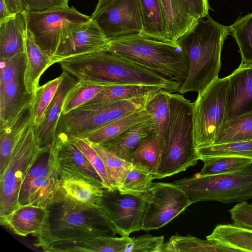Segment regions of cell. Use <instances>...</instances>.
I'll return each instance as SVG.
<instances>
[{
	"instance_id": "6da1fadb",
	"label": "cell",
	"mask_w": 252,
	"mask_h": 252,
	"mask_svg": "<svg viewBox=\"0 0 252 252\" xmlns=\"http://www.w3.org/2000/svg\"><path fill=\"white\" fill-rule=\"evenodd\" d=\"M46 209L47 215L34 245L55 241L115 237L118 231L99 205L81 203L67 196L58 183Z\"/></svg>"
},
{
	"instance_id": "7a4b0ae2",
	"label": "cell",
	"mask_w": 252,
	"mask_h": 252,
	"mask_svg": "<svg viewBox=\"0 0 252 252\" xmlns=\"http://www.w3.org/2000/svg\"><path fill=\"white\" fill-rule=\"evenodd\" d=\"M57 63L60 64L63 70L79 81L104 85L156 86L170 93L178 92L182 85L178 82L106 50L65 58Z\"/></svg>"
},
{
	"instance_id": "3957f363",
	"label": "cell",
	"mask_w": 252,
	"mask_h": 252,
	"mask_svg": "<svg viewBox=\"0 0 252 252\" xmlns=\"http://www.w3.org/2000/svg\"><path fill=\"white\" fill-rule=\"evenodd\" d=\"M230 34L229 27L222 25L209 15L199 19L176 41L188 60V76L179 91H203L218 77L220 56L224 40Z\"/></svg>"
},
{
	"instance_id": "277c9868",
	"label": "cell",
	"mask_w": 252,
	"mask_h": 252,
	"mask_svg": "<svg viewBox=\"0 0 252 252\" xmlns=\"http://www.w3.org/2000/svg\"><path fill=\"white\" fill-rule=\"evenodd\" d=\"M169 95L170 118L154 179L185 171L199 159L193 141V103L179 93Z\"/></svg>"
},
{
	"instance_id": "5b68a950",
	"label": "cell",
	"mask_w": 252,
	"mask_h": 252,
	"mask_svg": "<svg viewBox=\"0 0 252 252\" xmlns=\"http://www.w3.org/2000/svg\"><path fill=\"white\" fill-rule=\"evenodd\" d=\"M107 51L181 85L188 76V60L176 43L133 33L109 38Z\"/></svg>"
},
{
	"instance_id": "8992f818",
	"label": "cell",
	"mask_w": 252,
	"mask_h": 252,
	"mask_svg": "<svg viewBox=\"0 0 252 252\" xmlns=\"http://www.w3.org/2000/svg\"><path fill=\"white\" fill-rule=\"evenodd\" d=\"M192 203L215 201L225 204L252 199V164L238 170L214 175H200L174 181Z\"/></svg>"
},
{
	"instance_id": "52a82bcc",
	"label": "cell",
	"mask_w": 252,
	"mask_h": 252,
	"mask_svg": "<svg viewBox=\"0 0 252 252\" xmlns=\"http://www.w3.org/2000/svg\"><path fill=\"white\" fill-rule=\"evenodd\" d=\"M156 92L130 99L83 104L61 115L56 134L63 133L70 137H77L97 129L143 109Z\"/></svg>"
},
{
	"instance_id": "ba28073f",
	"label": "cell",
	"mask_w": 252,
	"mask_h": 252,
	"mask_svg": "<svg viewBox=\"0 0 252 252\" xmlns=\"http://www.w3.org/2000/svg\"><path fill=\"white\" fill-rule=\"evenodd\" d=\"M37 145L32 122L16 142L8 164L0 175V216L19 206L22 185L31 168L44 150Z\"/></svg>"
},
{
	"instance_id": "9c48e42d",
	"label": "cell",
	"mask_w": 252,
	"mask_h": 252,
	"mask_svg": "<svg viewBox=\"0 0 252 252\" xmlns=\"http://www.w3.org/2000/svg\"><path fill=\"white\" fill-rule=\"evenodd\" d=\"M228 77H218L193 103V141L196 150L212 145L224 123Z\"/></svg>"
},
{
	"instance_id": "30bf717a",
	"label": "cell",
	"mask_w": 252,
	"mask_h": 252,
	"mask_svg": "<svg viewBox=\"0 0 252 252\" xmlns=\"http://www.w3.org/2000/svg\"><path fill=\"white\" fill-rule=\"evenodd\" d=\"M25 12L28 32L37 45L52 57L62 39L77 26L91 19L73 6Z\"/></svg>"
},
{
	"instance_id": "8fae6325",
	"label": "cell",
	"mask_w": 252,
	"mask_h": 252,
	"mask_svg": "<svg viewBox=\"0 0 252 252\" xmlns=\"http://www.w3.org/2000/svg\"><path fill=\"white\" fill-rule=\"evenodd\" d=\"M150 195L121 193L118 189H102L98 203L116 227L119 235L129 236L141 230L145 210Z\"/></svg>"
},
{
	"instance_id": "7c38bea8",
	"label": "cell",
	"mask_w": 252,
	"mask_h": 252,
	"mask_svg": "<svg viewBox=\"0 0 252 252\" xmlns=\"http://www.w3.org/2000/svg\"><path fill=\"white\" fill-rule=\"evenodd\" d=\"M91 19L108 38L140 33L142 30L138 0H98Z\"/></svg>"
},
{
	"instance_id": "4fadbf2b",
	"label": "cell",
	"mask_w": 252,
	"mask_h": 252,
	"mask_svg": "<svg viewBox=\"0 0 252 252\" xmlns=\"http://www.w3.org/2000/svg\"><path fill=\"white\" fill-rule=\"evenodd\" d=\"M191 204L185 192L176 185L154 183L150 190L141 230L149 231L161 228Z\"/></svg>"
},
{
	"instance_id": "5bb4252c",
	"label": "cell",
	"mask_w": 252,
	"mask_h": 252,
	"mask_svg": "<svg viewBox=\"0 0 252 252\" xmlns=\"http://www.w3.org/2000/svg\"><path fill=\"white\" fill-rule=\"evenodd\" d=\"M52 149L60 179L78 178L107 188L86 156L67 135L57 134Z\"/></svg>"
},
{
	"instance_id": "9a60e30c",
	"label": "cell",
	"mask_w": 252,
	"mask_h": 252,
	"mask_svg": "<svg viewBox=\"0 0 252 252\" xmlns=\"http://www.w3.org/2000/svg\"><path fill=\"white\" fill-rule=\"evenodd\" d=\"M109 38L91 19L77 26L59 43L52 56L53 64L79 55L107 51Z\"/></svg>"
},
{
	"instance_id": "2e32d148",
	"label": "cell",
	"mask_w": 252,
	"mask_h": 252,
	"mask_svg": "<svg viewBox=\"0 0 252 252\" xmlns=\"http://www.w3.org/2000/svg\"><path fill=\"white\" fill-rule=\"evenodd\" d=\"M227 77L225 122L252 112V63H241Z\"/></svg>"
},
{
	"instance_id": "e0dca14e",
	"label": "cell",
	"mask_w": 252,
	"mask_h": 252,
	"mask_svg": "<svg viewBox=\"0 0 252 252\" xmlns=\"http://www.w3.org/2000/svg\"><path fill=\"white\" fill-rule=\"evenodd\" d=\"M61 75V83L53 99L47 109L42 123L37 126H33L37 144L43 149H49L53 146L65 99L70 90L78 82L77 79L65 71L63 70Z\"/></svg>"
},
{
	"instance_id": "ac0fdd59",
	"label": "cell",
	"mask_w": 252,
	"mask_h": 252,
	"mask_svg": "<svg viewBox=\"0 0 252 252\" xmlns=\"http://www.w3.org/2000/svg\"><path fill=\"white\" fill-rule=\"evenodd\" d=\"M131 239L128 236H99L79 241L47 242L37 247L51 252H124Z\"/></svg>"
},
{
	"instance_id": "d6986e66",
	"label": "cell",
	"mask_w": 252,
	"mask_h": 252,
	"mask_svg": "<svg viewBox=\"0 0 252 252\" xmlns=\"http://www.w3.org/2000/svg\"><path fill=\"white\" fill-rule=\"evenodd\" d=\"M47 215L46 208L19 205L9 214L0 216V222L16 235L26 236L32 234L36 237L41 232Z\"/></svg>"
},
{
	"instance_id": "ffe728a7",
	"label": "cell",
	"mask_w": 252,
	"mask_h": 252,
	"mask_svg": "<svg viewBox=\"0 0 252 252\" xmlns=\"http://www.w3.org/2000/svg\"><path fill=\"white\" fill-rule=\"evenodd\" d=\"M24 78L0 86V127L11 122L33 102L35 93L28 92Z\"/></svg>"
},
{
	"instance_id": "44dd1931",
	"label": "cell",
	"mask_w": 252,
	"mask_h": 252,
	"mask_svg": "<svg viewBox=\"0 0 252 252\" xmlns=\"http://www.w3.org/2000/svg\"><path fill=\"white\" fill-rule=\"evenodd\" d=\"M27 32L25 10L0 22V61L25 52Z\"/></svg>"
},
{
	"instance_id": "7402d4cb",
	"label": "cell",
	"mask_w": 252,
	"mask_h": 252,
	"mask_svg": "<svg viewBox=\"0 0 252 252\" xmlns=\"http://www.w3.org/2000/svg\"><path fill=\"white\" fill-rule=\"evenodd\" d=\"M154 134H155V122L151 117L100 145L118 157L131 163L133 153L140 143Z\"/></svg>"
},
{
	"instance_id": "603a6c76",
	"label": "cell",
	"mask_w": 252,
	"mask_h": 252,
	"mask_svg": "<svg viewBox=\"0 0 252 252\" xmlns=\"http://www.w3.org/2000/svg\"><path fill=\"white\" fill-rule=\"evenodd\" d=\"M25 53L26 67L24 83L28 92L32 94L39 87V82L41 75L53 64L52 57L37 45L28 29L25 40Z\"/></svg>"
},
{
	"instance_id": "cb8c5ba5",
	"label": "cell",
	"mask_w": 252,
	"mask_h": 252,
	"mask_svg": "<svg viewBox=\"0 0 252 252\" xmlns=\"http://www.w3.org/2000/svg\"><path fill=\"white\" fill-rule=\"evenodd\" d=\"M165 35L167 42L176 43L197 21L189 15L182 0H161Z\"/></svg>"
},
{
	"instance_id": "d4e9b609",
	"label": "cell",
	"mask_w": 252,
	"mask_h": 252,
	"mask_svg": "<svg viewBox=\"0 0 252 252\" xmlns=\"http://www.w3.org/2000/svg\"><path fill=\"white\" fill-rule=\"evenodd\" d=\"M32 122L33 115L32 103L11 122L0 127V175L7 166L16 142Z\"/></svg>"
},
{
	"instance_id": "484cf974",
	"label": "cell",
	"mask_w": 252,
	"mask_h": 252,
	"mask_svg": "<svg viewBox=\"0 0 252 252\" xmlns=\"http://www.w3.org/2000/svg\"><path fill=\"white\" fill-rule=\"evenodd\" d=\"M151 117L144 107L101 127L75 137L82 138L90 144L101 145Z\"/></svg>"
},
{
	"instance_id": "4316f807",
	"label": "cell",
	"mask_w": 252,
	"mask_h": 252,
	"mask_svg": "<svg viewBox=\"0 0 252 252\" xmlns=\"http://www.w3.org/2000/svg\"><path fill=\"white\" fill-rule=\"evenodd\" d=\"M58 174L35 178L22 185L19 195V205H32L46 208L59 182Z\"/></svg>"
},
{
	"instance_id": "83f0119b",
	"label": "cell",
	"mask_w": 252,
	"mask_h": 252,
	"mask_svg": "<svg viewBox=\"0 0 252 252\" xmlns=\"http://www.w3.org/2000/svg\"><path fill=\"white\" fill-rule=\"evenodd\" d=\"M206 239L236 252H252V229L234 223L217 225Z\"/></svg>"
},
{
	"instance_id": "f1b7e54d",
	"label": "cell",
	"mask_w": 252,
	"mask_h": 252,
	"mask_svg": "<svg viewBox=\"0 0 252 252\" xmlns=\"http://www.w3.org/2000/svg\"><path fill=\"white\" fill-rule=\"evenodd\" d=\"M138 0L142 21V30L139 34L149 38L167 42L161 0Z\"/></svg>"
},
{
	"instance_id": "f546056e",
	"label": "cell",
	"mask_w": 252,
	"mask_h": 252,
	"mask_svg": "<svg viewBox=\"0 0 252 252\" xmlns=\"http://www.w3.org/2000/svg\"><path fill=\"white\" fill-rule=\"evenodd\" d=\"M161 89L163 88L159 86L146 85H106L92 100L85 104L101 103L130 99L143 96Z\"/></svg>"
},
{
	"instance_id": "4dcf8cb0",
	"label": "cell",
	"mask_w": 252,
	"mask_h": 252,
	"mask_svg": "<svg viewBox=\"0 0 252 252\" xmlns=\"http://www.w3.org/2000/svg\"><path fill=\"white\" fill-rule=\"evenodd\" d=\"M169 93L163 89L158 90L145 106L155 122V134L159 148L163 143L170 118Z\"/></svg>"
},
{
	"instance_id": "1f68e13d",
	"label": "cell",
	"mask_w": 252,
	"mask_h": 252,
	"mask_svg": "<svg viewBox=\"0 0 252 252\" xmlns=\"http://www.w3.org/2000/svg\"><path fill=\"white\" fill-rule=\"evenodd\" d=\"M249 140H252V112L225 122L213 145Z\"/></svg>"
},
{
	"instance_id": "d6a6232c",
	"label": "cell",
	"mask_w": 252,
	"mask_h": 252,
	"mask_svg": "<svg viewBox=\"0 0 252 252\" xmlns=\"http://www.w3.org/2000/svg\"><path fill=\"white\" fill-rule=\"evenodd\" d=\"M230 252L234 250L215 242L192 236L174 235L165 243L162 252Z\"/></svg>"
},
{
	"instance_id": "836d02e7",
	"label": "cell",
	"mask_w": 252,
	"mask_h": 252,
	"mask_svg": "<svg viewBox=\"0 0 252 252\" xmlns=\"http://www.w3.org/2000/svg\"><path fill=\"white\" fill-rule=\"evenodd\" d=\"M59 184L63 191L76 201L98 205L103 188L78 178L60 179Z\"/></svg>"
},
{
	"instance_id": "e575fe53",
	"label": "cell",
	"mask_w": 252,
	"mask_h": 252,
	"mask_svg": "<svg viewBox=\"0 0 252 252\" xmlns=\"http://www.w3.org/2000/svg\"><path fill=\"white\" fill-rule=\"evenodd\" d=\"M89 144L103 162L110 188L118 189L133 167L132 164L118 157L100 145Z\"/></svg>"
},
{
	"instance_id": "d590c367",
	"label": "cell",
	"mask_w": 252,
	"mask_h": 252,
	"mask_svg": "<svg viewBox=\"0 0 252 252\" xmlns=\"http://www.w3.org/2000/svg\"><path fill=\"white\" fill-rule=\"evenodd\" d=\"M160 157L158 141L155 134L144 138L133 153L131 163L155 174Z\"/></svg>"
},
{
	"instance_id": "8d00e7d4",
	"label": "cell",
	"mask_w": 252,
	"mask_h": 252,
	"mask_svg": "<svg viewBox=\"0 0 252 252\" xmlns=\"http://www.w3.org/2000/svg\"><path fill=\"white\" fill-rule=\"evenodd\" d=\"M241 54V63H252V12L229 26Z\"/></svg>"
},
{
	"instance_id": "74e56055",
	"label": "cell",
	"mask_w": 252,
	"mask_h": 252,
	"mask_svg": "<svg viewBox=\"0 0 252 252\" xmlns=\"http://www.w3.org/2000/svg\"><path fill=\"white\" fill-rule=\"evenodd\" d=\"M200 175H214L238 170L252 164V159L235 156H222L204 158Z\"/></svg>"
},
{
	"instance_id": "f35d334b",
	"label": "cell",
	"mask_w": 252,
	"mask_h": 252,
	"mask_svg": "<svg viewBox=\"0 0 252 252\" xmlns=\"http://www.w3.org/2000/svg\"><path fill=\"white\" fill-rule=\"evenodd\" d=\"M199 158L235 156L252 159V140L213 145L196 150Z\"/></svg>"
},
{
	"instance_id": "ab89813d",
	"label": "cell",
	"mask_w": 252,
	"mask_h": 252,
	"mask_svg": "<svg viewBox=\"0 0 252 252\" xmlns=\"http://www.w3.org/2000/svg\"><path fill=\"white\" fill-rule=\"evenodd\" d=\"M105 85H106L78 80L67 94L62 114H66L90 101Z\"/></svg>"
},
{
	"instance_id": "60d3db41",
	"label": "cell",
	"mask_w": 252,
	"mask_h": 252,
	"mask_svg": "<svg viewBox=\"0 0 252 252\" xmlns=\"http://www.w3.org/2000/svg\"><path fill=\"white\" fill-rule=\"evenodd\" d=\"M61 79L62 76L60 75L39 86L35 91L32 103L33 123L34 127L42 123L47 109L58 90Z\"/></svg>"
},
{
	"instance_id": "b9f144b4",
	"label": "cell",
	"mask_w": 252,
	"mask_h": 252,
	"mask_svg": "<svg viewBox=\"0 0 252 252\" xmlns=\"http://www.w3.org/2000/svg\"><path fill=\"white\" fill-rule=\"evenodd\" d=\"M153 180V176L149 171L133 165L118 190L122 193L143 195L150 192Z\"/></svg>"
},
{
	"instance_id": "7bdbcfd3",
	"label": "cell",
	"mask_w": 252,
	"mask_h": 252,
	"mask_svg": "<svg viewBox=\"0 0 252 252\" xmlns=\"http://www.w3.org/2000/svg\"><path fill=\"white\" fill-rule=\"evenodd\" d=\"M0 86L4 85L24 77L26 67L25 52L0 61Z\"/></svg>"
},
{
	"instance_id": "ee69618b",
	"label": "cell",
	"mask_w": 252,
	"mask_h": 252,
	"mask_svg": "<svg viewBox=\"0 0 252 252\" xmlns=\"http://www.w3.org/2000/svg\"><path fill=\"white\" fill-rule=\"evenodd\" d=\"M164 244L163 236L145 234L132 238L124 252H162Z\"/></svg>"
},
{
	"instance_id": "f6af8a7d",
	"label": "cell",
	"mask_w": 252,
	"mask_h": 252,
	"mask_svg": "<svg viewBox=\"0 0 252 252\" xmlns=\"http://www.w3.org/2000/svg\"><path fill=\"white\" fill-rule=\"evenodd\" d=\"M70 137L100 175L107 188L111 189L109 184L103 162L96 151L86 140L78 137Z\"/></svg>"
},
{
	"instance_id": "bcb514c9",
	"label": "cell",
	"mask_w": 252,
	"mask_h": 252,
	"mask_svg": "<svg viewBox=\"0 0 252 252\" xmlns=\"http://www.w3.org/2000/svg\"><path fill=\"white\" fill-rule=\"evenodd\" d=\"M234 224L252 229V204L240 202L229 210Z\"/></svg>"
},
{
	"instance_id": "7dc6e473",
	"label": "cell",
	"mask_w": 252,
	"mask_h": 252,
	"mask_svg": "<svg viewBox=\"0 0 252 252\" xmlns=\"http://www.w3.org/2000/svg\"><path fill=\"white\" fill-rule=\"evenodd\" d=\"M69 0H21L24 10L36 12L68 7Z\"/></svg>"
},
{
	"instance_id": "c3c4849f",
	"label": "cell",
	"mask_w": 252,
	"mask_h": 252,
	"mask_svg": "<svg viewBox=\"0 0 252 252\" xmlns=\"http://www.w3.org/2000/svg\"><path fill=\"white\" fill-rule=\"evenodd\" d=\"M189 15L196 21L209 15L208 0H182Z\"/></svg>"
},
{
	"instance_id": "681fc988",
	"label": "cell",
	"mask_w": 252,
	"mask_h": 252,
	"mask_svg": "<svg viewBox=\"0 0 252 252\" xmlns=\"http://www.w3.org/2000/svg\"><path fill=\"white\" fill-rule=\"evenodd\" d=\"M13 13L4 0H0V22L13 16Z\"/></svg>"
},
{
	"instance_id": "f907efd6",
	"label": "cell",
	"mask_w": 252,
	"mask_h": 252,
	"mask_svg": "<svg viewBox=\"0 0 252 252\" xmlns=\"http://www.w3.org/2000/svg\"><path fill=\"white\" fill-rule=\"evenodd\" d=\"M11 11L16 14L24 11L21 0H4Z\"/></svg>"
}]
</instances>
